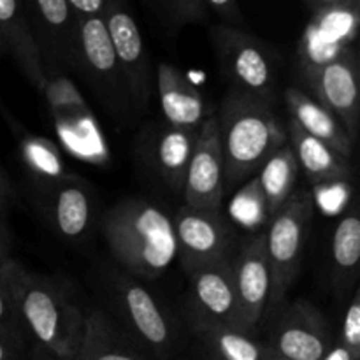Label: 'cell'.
I'll return each instance as SVG.
<instances>
[{
	"label": "cell",
	"mask_w": 360,
	"mask_h": 360,
	"mask_svg": "<svg viewBox=\"0 0 360 360\" xmlns=\"http://www.w3.org/2000/svg\"><path fill=\"white\" fill-rule=\"evenodd\" d=\"M218 67L231 88L273 105L278 84V62L266 42L231 25L210 30Z\"/></svg>",
	"instance_id": "obj_4"
},
{
	"label": "cell",
	"mask_w": 360,
	"mask_h": 360,
	"mask_svg": "<svg viewBox=\"0 0 360 360\" xmlns=\"http://www.w3.org/2000/svg\"><path fill=\"white\" fill-rule=\"evenodd\" d=\"M214 118L224 153L225 192L241 186L287 143V130L273 105L234 88H229Z\"/></svg>",
	"instance_id": "obj_2"
},
{
	"label": "cell",
	"mask_w": 360,
	"mask_h": 360,
	"mask_svg": "<svg viewBox=\"0 0 360 360\" xmlns=\"http://www.w3.org/2000/svg\"><path fill=\"white\" fill-rule=\"evenodd\" d=\"M315 200L308 190H295L290 199L271 217L266 252L271 269V295L267 308L276 311L301 269L302 253L313 220Z\"/></svg>",
	"instance_id": "obj_5"
},
{
	"label": "cell",
	"mask_w": 360,
	"mask_h": 360,
	"mask_svg": "<svg viewBox=\"0 0 360 360\" xmlns=\"http://www.w3.org/2000/svg\"><path fill=\"white\" fill-rule=\"evenodd\" d=\"M44 211L56 234L65 239H84L94 225L95 197L84 179L70 174L42 192Z\"/></svg>",
	"instance_id": "obj_18"
},
{
	"label": "cell",
	"mask_w": 360,
	"mask_h": 360,
	"mask_svg": "<svg viewBox=\"0 0 360 360\" xmlns=\"http://www.w3.org/2000/svg\"><path fill=\"white\" fill-rule=\"evenodd\" d=\"M0 276L13 295L34 355L72 360L83 338L84 315L65 290L13 257L0 262Z\"/></svg>",
	"instance_id": "obj_1"
},
{
	"label": "cell",
	"mask_w": 360,
	"mask_h": 360,
	"mask_svg": "<svg viewBox=\"0 0 360 360\" xmlns=\"http://www.w3.org/2000/svg\"><path fill=\"white\" fill-rule=\"evenodd\" d=\"M4 53H6V44H4L2 34H0V55H4Z\"/></svg>",
	"instance_id": "obj_38"
},
{
	"label": "cell",
	"mask_w": 360,
	"mask_h": 360,
	"mask_svg": "<svg viewBox=\"0 0 360 360\" xmlns=\"http://www.w3.org/2000/svg\"><path fill=\"white\" fill-rule=\"evenodd\" d=\"M283 98L288 115H290V122L301 127L308 136L322 141L350 160L355 141L348 136L347 129L336 118V115H333L326 105L313 98L308 91L297 86L287 88Z\"/></svg>",
	"instance_id": "obj_21"
},
{
	"label": "cell",
	"mask_w": 360,
	"mask_h": 360,
	"mask_svg": "<svg viewBox=\"0 0 360 360\" xmlns=\"http://www.w3.org/2000/svg\"><path fill=\"white\" fill-rule=\"evenodd\" d=\"M0 336L9 341L13 347H16L18 350L34 357L30 341H28L27 333H25L23 322L18 315L13 295H11L2 276H0Z\"/></svg>",
	"instance_id": "obj_28"
},
{
	"label": "cell",
	"mask_w": 360,
	"mask_h": 360,
	"mask_svg": "<svg viewBox=\"0 0 360 360\" xmlns=\"http://www.w3.org/2000/svg\"><path fill=\"white\" fill-rule=\"evenodd\" d=\"M176 250L183 269L188 274L204 266L231 259V221L220 210H202L183 204L172 220Z\"/></svg>",
	"instance_id": "obj_8"
},
{
	"label": "cell",
	"mask_w": 360,
	"mask_h": 360,
	"mask_svg": "<svg viewBox=\"0 0 360 360\" xmlns=\"http://www.w3.org/2000/svg\"><path fill=\"white\" fill-rule=\"evenodd\" d=\"M181 195L185 199V206L202 210L221 207L225 195L224 153L214 116H207L197 134Z\"/></svg>",
	"instance_id": "obj_14"
},
{
	"label": "cell",
	"mask_w": 360,
	"mask_h": 360,
	"mask_svg": "<svg viewBox=\"0 0 360 360\" xmlns=\"http://www.w3.org/2000/svg\"><path fill=\"white\" fill-rule=\"evenodd\" d=\"M104 23L111 39L134 111L143 112L151 98V62L139 25L123 0H108Z\"/></svg>",
	"instance_id": "obj_9"
},
{
	"label": "cell",
	"mask_w": 360,
	"mask_h": 360,
	"mask_svg": "<svg viewBox=\"0 0 360 360\" xmlns=\"http://www.w3.org/2000/svg\"><path fill=\"white\" fill-rule=\"evenodd\" d=\"M199 4L207 18L214 14L220 18L221 25H231V27L243 25V14L238 0H199Z\"/></svg>",
	"instance_id": "obj_31"
},
{
	"label": "cell",
	"mask_w": 360,
	"mask_h": 360,
	"mask_svg": "<svg viewBox=\"0 0 360 360\" xmlns=\"http://www.w3.org/2000/svg\"><path fill=\"white\" fill-rule=\"evenodd\" d=\"M172 28L207 20L199 0H144Z\"/></svg>",
	"instance_id": "obj_29"
},
{
	"label": "cell",
	"mask_w": 360,
	"mask_h": 360,
	"mask_svg": "<svg viewBox=\"0 0 360 360\" xmlns=\"http://www.w3.org/2000/svg\"><path fill=\"white\" fill-rule=\"evenodd\" d=\"M72 360H144L102 311L84 316V330Z\"/></svg>",
	"instance_id": "obj_25"
},
{
	"label": "cell",
	"mask_w": 360,
	"mask_h": 360,
	"mask_svg": "<svg viewBox=\"0 0 360 360\" xmlns=\"http://www.w3.org/2000/svg\"><path fill=\"white\" fill-rule=\"evenodd\" d=\"M334 343L326 316L301 299L278 308L266 341L273 357L280 360H322Z\"/></svg>",
	"instance_id": "obj_7"
},
{
	"label": "cell",
	"mask_w": 360,
	"mask_h": 360,
	"mask_svg": "<svg viewBox=\"0 0 360 360\" xmlns=\"http://www.w3.org/2000/svg\"><path fill=\"white\" fill-rule=\"evenodd\" d=\"M102 232L112 255L132 276L155 280L178 259L172 220L144 199H125L111 207Z\"/></svg>",
	"instance_id": "obj_3"
},
{
	"label": "cell",
	"mask_w": 360,
	"mask_h": 360,
	"mask_svg": "<svg viewBox=\"0 0 360 360\" xmlns=\"http://www.w3.org/2000/svg\"><path fill=\"white\" fill-rule=\"evenodd\" d=\"M32 34L48 76L70 69L76 16L67 0H23Z\"/></svg>",
	"instance_id": "obj_13"
},
{
	"label": "cell",
	"mask_w": 360,
	"mask_h": 360,
	"mask_svg": "<svg viewBox=\"0 0 360 360\" xmlns=\"http://www.w3.org/2000/svg\"><path fill=\"white\" fill-rule=\"evenodd\" d=\"M14 195V188L13 183L9 181V178L6 176V172L0 169V197H6V199H13Z\"/></svg>",
	"instance_id": "obj_37"
},
{
	"label": "cell",
	"mask_w": 360,
	"mask_h": 360,
	"mask_svg": "<svg viewBox=\"0 0 360 360\" xmlns=\"http://www.w3.org/2000/svg\"><path fill=\"white\" fill-rule=\"evenodd\" d=\"M311 97L326 105L343 123L348 136L357 141L360 123L359 58L354 48H348L330 62L315 69L301 70Z\"/></svg>",
	"instance_id": "obj_11"
},
{
	"label": "cell",
	"mask_w": 360,
	"mask_h": 360,
	"mask_svg": "<svg viewBox=\"0 0 360 360\" xmlns=\"http://www.w3.org/2000/svg\"><path fill=\"white\" fill-rule=\"evenodd\" d=\"M330 259L336 287L341 292L350 287L357 276L360 259V217L359 207L352 204L338 221L330 243Z\"/></svg>",
	"instance_id": "obj_27"
},
{
	"label": "cell",
	"mask_w": 360,
	"mask_h": 360,
	"mask_svg": "<svg viewBox=\"0 0 360 360\" xmlns=\"http://www.w3.org/2000/svg\"><path fill=\"white\" fill-rule=\"evenodd\" d=\"M76 18L104 16L108 0H67Z\"/></svg>",
	"instance_id": "obj_33"
},
{
	"label": "cell",
	"mask_w": 360,
	"mask_h": 360,
	"mask_svg": "<svg viewBox=\"0 0 360 360\" xmlns=\"http://www.w3.org/2000/svg\"><path fill=\"white\" fill-rule=\"evenodd\" d=\"M188 276V301L193 330L206 327H231L246 333L234 288L232 259L218 260L200 267Z\"/></svg>",
	"instance_id": "obj_10"
},
{
	"label": "cell",
	"mask_w": 360,
	"mask_h": 360,
	"mask_svg": "<svg viewBox=\"0 0 360 360\" xmlns=\"http://www.w3.org/2000/svg\"><path fill=\"white\" fill-rule=\"evenodd\" d=\"M287 132L290 137L292 150L297 158L299 169L306 172L309 181L315 185L350 181L352 165L348 158H345L322 141L308 136L294 122H288Z\"/></svg>",
	"instance_id": "obj_22"
},
{
	"label": "cell",
	"mask_w": 360,
	"mask_h": 360,
	"mask_svg": "<svg viewBox=\"0 0 360 360\" xmlns=\"http://www.w3.org/2000/svg\"><path fill=\"white\" fill-rule=\"evenodd\" d=\"M297 172L299 164L290 143H285L283 146L274 150L259 169V176L255 179L259 183L264 206L269 218L276 214L278 210L295 192Z\"/></svg>",
	"instance_id": "obj_23"
},
{
	"label": "cell",
	"mask_w": 360,
	"mask_h": 360,
	"mask_svg": "<svg viewBox=\"0 0 360 360\" xmlns=\"http://www.w3.org/2000/svg\"><path fill=\"white\" fill-rule=\"evenodd\" d=\"M155 76L164 123L176 129L199 132L200 125L207 118L206 102L199 88L171 63H158Z\"/></svg>",
	"instance_id": "obj_19"
},
{
	"label": "cell",
	"mask_w": 360,
	"mask_h": 360,
	"mask_svg": "<svg viewBox=\"0 0 360 360\" xmlns=\"http://www.w3.org/2000/svg\"><path fill=\"white\" fill-rule=\"evenodd\" d=\"M0 360H32V355L18 350L9 341L0 336Z\"/></svg>",
	"instance_id": "obj_35"
},
{
	"label": "cell",
	"mask_w": 360,
	"mask_h": 360,
	"mask_svg": "<svg viewBox=\"0 0 360 360\" xmlns=\"http://www.w3.org/2000/svg\"><path fill=\"white\" fill-rule=\"evenodd\" d=\"M197 134L160 123L141 143V155L151 174L174 193H183L186 169L195 148Z\"/></svg>",
	"instance_id": "obj_16"
},
{
	"label": "cell",
	"mask_w": 360,
	"mask_h": 360,
	"mask_svg": "<svg viewBox=\"0 0 360 360\" xmlns=\"http://www.w3.org/2000/svg\"><path fill=\"white\" fill-rule=\"evenodd\" d=\"M338 343L354 359L360 360V290H355L347 313H345Z\"/></svg>",
	"instance_id": "obj_30"
},
{
	"label": "cell",
	"mask_w": 360,
	"mask_h": 360,
	"mask_svg": "<svg viewBox=\"0 0 360 360\" xmlns=\"http://www.w3.org/2000/svg\"><path fill=\"white\" fill-rule=\"evenodd\" d=\"M118 311L130 333L146 348L167 357L174 347L176 333L172 320L153 294L130 278H118L115 283Z\"/></svg>",
	"instance_id": "obj_12"
},
{
	"label": "cell",
	"mask_w": 360,
	"mask_h": 360,
	"mask_svg": "<svg viewBox=\"0 0 360 360\" xmlns=\"http://www.w3.org/2000/svg\"><path fill=\"white\" fill-rule=\"evenodd\" d=\"M13 250V231L9 221V199L0 197V262L11 257Z\"/></svg>",
	"instance_id": "obj_32"
},
{
	"label": "cell",
	"mask_w": 360,
	"mask_h": 360,
	"mask_svg": "<svg viewBox=\"0 0 360 360\" xmlns=\"http://www.w3.org/2000/svg\"><path fill=\"white\" fill-rule=\"evenodd\" d=\"M0 34L6 51L13 56L25 77L37 90H44L48 74L25 13L23 0H0Z\"/></svg>",
	"instance_id": "obj_20"
},
{
	"label": "cell",
	"mask_w": 360,
	"mask_h": 360,
	"mask_svg": "<svg viewBox=\"0 0 360 360\" xmlns=\"http://www.w3.org/2000/svg\"><path fill=\"white\" fill-rule=\"evenodd\" d=\"M70 69L83 77L101 104L112 115L123 116L132 109L102 16L76 18Z\"/></svg>",
	"instance_id": "obj_6"
},
{
	"label": "cell",
	"mask_w": 360,
	"mask_h": 360,
	"mask_svg": "<svg viewBox=\"0 0 360 360\" xmlns=\"http://www.w3.org/2000/svg\"><path fill=\"white\" fill-rule=\"evenodd\" d=\"M313 16L299 44L301 70L315 69L334 60L352 48V41L357 35L359 7L343 6Z\"/></svg>",
	"instance_id": "obj_17"
},
{
	"label": "cell",
	"mask_w": 360,
	"mask_h": 360,
	"mask_svg": "<svg viewBox=\"0 0 360 360\" xmlns=\"http://www.w3.org/2000/svg\"><path fill=\"white\" fill-rule=\"evenodd\" d=\"M304 2L308 4V7L311 9L313 14L326 13V11H333L343 6H360V0H304Z\"/></svg>",
	"instance_id": "obj_34"
},
{
	"label": "cell",
	"mask_w": 360,
	"mask_h": 360,
	"mask_svg": "<svg viewBox=\"0 0 360 360\" xmlns=\"http://www.w3.org/2000/svg\"><path fill=\"white\" fill-rule=\"evenodd\" d=\"M232 276L243 326L246 333L255 336L271 295V269L264 234L252 236L243 243L236 259H232Z\"/></svg>",
	"instance_id": "obj_15"
},
{
	"label": "cell",
	"mask_w": 360,
	"mask_h": 360,
	"mask_svg": "<svg viewBox=\"0 0 360 360\" xmlns=\"http://www.w3.org/2000/svg\"><path fill=\"white\" fill-rule=\"evenodd\" d=\"M14 134L18 137L21 162L28 174H32L34 181L37 183L41 192L51 188L53 185L72 174L67 171L62 153L53 141L34 136V134L23 129H16V127H14Z\"/></svg>",
	"instance_id": "obj_24"
},
{
	"label": "cell",
	"mask_w": 360,
	"mask_h": 360,
	"mask_svg": "<svg viewBox=\"0 0 360 360\" xmlns=\"http://www.w3.org/2000/svg\"><path fill=\"white\" fill-rule=\"evenodd\" d=\"M322 360H357V359L352 357V355L348 354V352L345 350V348L341 347V345L338 343V340H336V343H334V347L330 348L329 354H327L326 357H323Z\"/></svg>",
	"instance_id": "obj_36"
},
{
	"label": "cell",
	"mask_w": 360,
	"mask_h": 360,
	"mask_svg": "<svg viewBox=\"0 0 360 360\" xmlns=\"http://www.w3.org/2000/svg\"><path fill=\"white\" fill-rule=\"evenodd\" d=\"M206 360H271L266 341L231 327H206L195 330Z\"/></svg>",
	"instance_id": "obj_26"
}]
</instances>
